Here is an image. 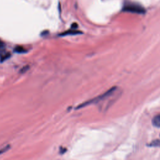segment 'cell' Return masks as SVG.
I'll list each match as a JSON object with an SVG mask.
<instances>
[{
	"label": "cell",
	"instance_id": "cell-5",
	"mask_svg": "<svg viewBox=\"0 0 160 160\" xmlns=\"http://www.w3.org/2000/svg\"><path fill=\"white\" fill-rule=\"evenodd\" d=\"M14 51L18 53H24L26 51V50L22 46H17L14 49Z\"/></svg>",
	"mask_w": 160,
	"mask_h": 160
},
{
	"label": "cell",
	"instance_id": "cell-8",
	"mask_svg": "<svg viewBox=\"0 0 160 160\" xmlns=\"http://www.w3.org/2000/svg\"><path fill=\"white\" fill-rule=\"evenodd\" d=\"M5 48V43L0 39V51L3 50Z\"/></svg>",
	"mask_w": 160,
	"mask_h": 160
},
{
	"label": "cell",
	"instance_id": "cell-6",
	"mask_svg": "<svg viewBox=\"0 0 160 160\" xmlns=\"http://www.w3.org/2000/svg\"><path fill=\"white\" fill-rule=\"evenodd\" d=\"M9 56H10V53H9V52L3 53V54L1 56V61H4L5 59H8Z\"/></svg>",
	"mask_w": 160,
	"mask_h": 160
},
{
	"label": "cell",
	"instance_id": "cell-2",
	"mask_svg": "<svg viewBox=\"0 0 160 160\" xmlns=\"http://www.w3.org/2000/svg\"><path fill=\"white\" fill-rule=\"evenodd\" d=\"M122 10L126 12L138 14H143L145 12V9L142 6L139 4L132 2H126L122 7Z\"/></svg>",
	"mask_w": 160,
	"mask_h": 160
},
{
	"label": "cell",
	"instance_id": "cell-1",
	"mask_svg": "<svg viewBox=\"0 0 160 160\" xmlns=\"http://www.w3.org/2000/svg\"><path fill=\"white\" fill-rule=\"evenodd\" d=\"M115 91H116V87H113L111 89H109L108 91H106V92H104V94H101L93 99H91L89 101H87L86 102H84L83 103H81L80 104H79L76 108V109H80V108H84L85 106H87L88 105H90L92 103H96V102H98L107 98H108L109 96H110Z\"/></svg>",
	"mask_w": 160,
	"mask_h": 160
},
{
	"label": "cell",
	"instance_id": "cell-9",
	"mask_svg": "<svg viewBox=\"0 0 160 160\" xmlns=\"http://www.w3.org/2000/svg\"><path fill=\"white\" fill-rule=\"evenodd\" d=\"M78 27V24L76 23H74L72 24V29H74V28H76Z\"/></svg>",
	"mask_w": 160,
	"mask_h": 160
},
{
	"label": "cell",
	"instance_id": "cell-3",
	"mask_svg": "<svg viewBox=\"0 0 160 160\" xmlns=\"http://www.w3.org/2000/svg\"><path fill=\"white\" fill-rule=\"evenodd\" d=\"M82 32L74 30V29L68 30L67 31H65L61 34H60V36H67V35H74V34H81Z\"/></svg>",
	"mask_w": 160,
	"mask_h": 160
},
{
	"label": "cell",
	"instance_id": "cell-4",
	"mask_svg": "<svg viewBox=\"0 0 160 160\" xmlns=\"http://www.w3.org/2000/svg\"><path fill=\"white\" fill-rule=\"evenodd\" d=\"M153 126L157 128H160V114L154 116L152 120Z\"/></svg>",
	"mask_w": 160,
	"mask_h": 160
},
{
	"label": "cell",
	"instance_id": "cell-7",
	"mask_svg": "<svg viewBox=\"0 0 160 160\" xmlns=\"http://www.w3.org/2000/svg\"><path fill=\"white\" fill-rule=\"evenodd\" d=\"M9 148H10V146H9V145H8V146H5L4 148H3L2 149H0V155H1V154H2V153L5 152L6 151H8V149H9Z\"/></svg>",
	"mask_w": 160,
	"mask_h": 160
}]
</instances>
